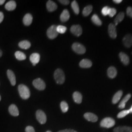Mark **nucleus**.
Here are the masks:
<instances>
[{
  "instance_id": "obj_1",
  "label": "nucleus",
  "mask_w": 132,
  "mask_h": 132,
  "mask_svg": "<svg viewBox=\"0 0 132 132\" xmlns=\"http://www.w3.org/2000/svg\"><path fill=\"white\" fill-rule=\"evenodd\" d=\"M18 91L21 97L23 99H28L30 95V90L28 87L24 84H20L18 86Z\"/></svg>"
},
{
  "instance_id": "obj_2",
  "label": "nucleus",
  "mask_w": 132,
  "mask_h": 132,
  "mask_svg": "<svg viewBox=\"0 0 132 132\" xmlns=\"http://www.w3.org/2000/svg\"><path fill=\"white\" fill-rule=\"evenodd\" d=\"M54 78L57 84H63L65 80V76L64 71L60 69H57L54 73Z\"/></svg>"
},
{
  "instance_id": "obj_3",
  "label": "nucleus",
  "mask_w": 132,
  "mask_h": 132,
  "mask_svg": "<svg viewBox=\"0 0 132 132\" xmlns=\"http://www.w3.org/2000/svg\"><path fill=\"white\" fill-rule=\"evenodd\" d=\"M115 121L111 118H106L102 120L100 122V126L102 127L110 128L113 127L115 125Z\"/></svg>"
},
{
  "instance_id": "obj_4",
  "label": "nucleus",
  "mask_w": 132,
  "mask_h": 132,
  "mask_svg": "<svg viewBox=\"0 0 132 132\" xmlns=\"http://www.w3.org/2000/svg\"><path fill=\"white\" fill-rule=\"evenodd\" d=\"M72 48L73 51L77 54H83L86 52L85 47L79 43H75L72 45Z\"/></svg>"
},
{
  "instance_id": "obj_5",
  "label": "nucleus",
  "mask_w": 132,
  "mask_h": 132,
  "mask_svg": "<svg viewBox=\"0 0 132 132\" xmlns=\"http://www.w3.org/2000/svg\"><path fill=\"white\" fill-rule=\"evenodd\" d=\"M57 26L55 25H52L47 29V37L51 39H53L57 37L58 34L56 29Z\"/></svg>"
},
{
  "instance_id": "obj_6",
  "label": "nucleus",
  "mask_w": 132,
  "mask_h": 132,
  "mask_svg": "<svg viewBox=\"0 0 132 132\" xmlns=\"http://www.w3.org/2000/svg\"><path fill=\"white\" fill-rule=\"evenodd\" d=\"M32 83L34 87L37 90H42L46 88V84L41 78H37L33 80Z\"/></svg>"
},
{
  "instance_id": "obj_7",
  "label": "nucleus",
  "mask_w": 132,
  "mask_h": 132,
  "mask_svg": "<svg viewBox=\"0 0 132 132\" xmlns=\"http://www.w3.org/2000/svg\"><path fill=\"white\" fill-rule=\"evenodd\" d=\"M36 117L38 122L41 124H45L47 121V117L45 113L40 110L37 111L36 113Z\"/></svg>"
},
{
  "instance_id": "obj_8",
  "label": "nucleus",
  "mask_w": 132,
  "mask_h": 132,
  "mask_svg": "<svg viewBox=\"0 0 132 132\" xmlns=\"http://www.w3.org/2000/svg\"><path fill=\"white\" fill-rule=\"evenodd\" d=\"M71 31L76 36H80L82 33V28L80 25H73L71 27Z\"/></svg>"
},
{
  "instance_id": "obj_9",
  "label": "nucleus",
  "mask_w": 132,
  "mask_h": 132,
  "mask_svg": "<svg viewBox=\"0 0 132 132\" xmlns=\"http://www.w3.org/2000/svg\"><path fill=\"white\" fill-rule=\"evenodd\" d=\"M108 33L110 36L113 39H115L117 36V29L116 26L113 24H110L109 25Z\"/></svg>"
},
{
  "instance_id": "obj_10",
  "label": "nucleus",
  "mask_w": 132,
  "mask_h": 132,
  "mask_svg": "<svg viewBox=\"0 0 132 132\" xmlns=\"http://www.w3.org/2000/svg\"><path fill=\"white\" fill-rule=\"evenodd\" d=\"M123 43L127 47H131L132 46V35L128 34L123 39Z\"/></svg>"
},
{
  "instance_id": "obj_11",
  "label": "nucleus",
  "mask_w": 132,
  "mask_h": 132,
  "mask_svg": "<svg viewBox=\"0 0 132 132\" xmlns=\"http://www.w3.org/2000/svg\"><path fill=\"white\" fill-rule=\"evenodd\" d=\"M29 60L32 63L33 66H35L40 60V55L38 53H33L29 57Z\"/></svg>"
},
{
  "instance_id": "obj_12",
  "label": "nucleus",
  "mask_w": 132,
  "mask_h": 132,
  "mask_svg": "<svg viewBox=\"0 0 132 132\" xmlns=\"http://www.w3.org/2000/svg\"><path fill=\"white\" fill-rule=\"evenodd\" d=\"M84 117L86 119H87L88 121H89L90 122H96L98 120L97 117L94 114V113H86L84 114Z\"/></svg>"
},
{
  "instance_id": "obj_13",
  "label": "nucleus",
  "mask_w": 132,
  "mask_h": 132,
  "mask_svg": "<svg viewBox=\"0 0 132 132\" xmlns=\"http://www.w3.org/2000/svg\"><path fill=\"white\" fill-rule=\"evenodd\" d=\"M10 114L14 117H17L19 114V110L15 104H11L9 108Z\"/></svg>"
},
{
  "instance_id": "obj_14",
  "label": "nucleus",
  "mask_w": 132,
  "mask_h": 132,
  "mask_svg": "<svg viewBox=\"0 0 132 132\" xmlns=\"http://www.w3.org/2000/svg\"><path fill=\"white\" fill-rule=\"evenodd\" d=\"M7 76L12 86H15L16 83V80L14 72L10 70H8L7 71Z\"/></svg>"
},
{
  "instance_id": "obj_15",
  "label": "nucleus",
  "mask_w": 132,
  "mask_h": 132,
  "mask_svg": "<svg viewBox=\"0 0 132 132\" xmlns=\"http://www.w3.org/2000/svg\"><path fill=\"white\" fill-rule=\"evenodd\" d=\"M119 58L123 64L125 65H127L129 64V57L124 52H120L119 54Z\"/></svg>"
},
{
  "instance_id": "obj_16",
  "label": "nucleus",
  "mask_w": 132,
  "mask_h": 132,
  "mask_svg": "<svg viewBox=\"0 0 132 132\" xmlns=\"http://www.w3.org/2000/svg\"><path fill=\"white\" fill-rule=\"evenodd\" d=\"M32 20H33L32 16L31 14H29V13L26 14L23 18V23L25 26H28L30 25L32 23Z\"/></svg>"
},
{
  "instance_id": "obj_17",
  "label": "nucleus",
  "mask_w": 132,
  "mask_h": 132,
  "mask_svg": "<svg viewBox=\"0 0 132 132\" xmlns=\"http://www.w3.org/2000/svg\"><path fill=\"white\" fill-rule=\"evenodd\" d=\"M47 8L48 11L52 12L56 10L57 5L56 4L52 1H48L47 3Z\"/></svg>"
},
{
  "instance_id": "obj_18",
  "label": "nucleus",
  "mask_w": 132,
  "mask_h": 132,
  "mask_svg": "<svg viewBox=\"0 0 132 132\" xmlns=\"http://www.w3.org/2000/svg\"><path fill=\"white\" fill-rule=\"evenodd\" d=\"M79 66L82 68H89L92 66V62L89 59H84L80 61Z\"/></svg>"
},
{
  "instance_id": "obj_19",
  "label": "nucleus",
  "mask_w": 132,
  "mask_h": 132,
  "mask_svg": "<svg viewBox=\"0 0 132 132\" xmlns=\"http://www.w3.org/2000/svg\"><path fill=\"white\" fill-rule=\"evenodd\" d=\"M114 132H132V127L128 126H119L113 130Z\"/></svg>"
},
{
  "instance_id": "obj_20",
  "label": "nucleus",
  "mask_w": 132,
  "mask_h": 132,
  "mask_svg": "<svg viewBox=\"0 0 132 132\" xmlns=\"http://www.w3.org/2000/svg\"><path fill=\"white\" fill-rule=\"evenodd\" d=\"M16 7V3L14 1H10L5 5V9L8 11L14 10Z\"/></svg>"
},
{
  "instance_id": "obj_21",
  "label": "nucleus",
  "mask_w": 132,
  "mask_h": 132,
  "mask_svg": "<svg viewBox=\"0 0 132 132\" xmlns=\"http://www.w3.org/2000/svg\"><path fill=\"white\" fill-rule=\"evenodd\" d=\"M108 76L111 78H114L117 75V71L114 67H110L107 71Z\"/></svg>"
},
{
  "instance_id": "obj_22",
  "label": "nucleus",
  "mask_w": 132,
  "mask_h": 132,
  "mask_svg": "<svg viewBox=\"0 0 132 132\" xmlns=\"http://www.w3.org/2000/svg\"><path fill=\"white\" fill-rule=\"evenodd\" d=\"M70 15L69 11L67 10H64L60 15V20L63 22H67L70 19Z\"/></svg>"
},
{
  "instance_id": "obj_23",
  "label": "nucleus",
  "mask_w": 132,
  "mask_h": 132,
  "mask_svg": "<svg viewBox=\"0 0 132 132\" xmlns=\"http://www.w3.org/2000/svg\"><path fill=\"white\" fill-rule=\"evenodd\" d=\"M73 99L75 102L77 104H80L82 101V95L78 92H75L73 94Z\"/></svg>"
},
{
  "instance_id": "obj_24",
  "label": "nucleus",
  "mask_w": 132,
  "mask_h": 132,
  "mask_svg": "<svg viewBox=\"0 0 132 132\" xmlns=\"http://www.w3.org/2000/svg\"><path fill=\"white\" fill-rule=\"evenodd\" d=\"M123 92L122 90H119L113 96L112 99V102L114 104H117L120 100L121 96H122Z\"/></svg>"
},
{
  "instance_id": "obj_25",
  "label": "nucleus",
  "mask_w": 132,
  "mask_h": 132,
  "mask_svg": "<svg viewBox=\"0 0 132 132\" xmlns=\"http://www.w3.org/2000/svg\"><path fill=\"white\" fill-rule=\"evenodd\" d=\"M131 97V94H127L124 97V98L122 100V101L120 102V103L118 105V108L120 109L124 108L125 107V105H126V102L129 99H130Z\"/></svg>"
},
{
  "instance_id": "obj_26",
  "label": "nucleus",
  "mask_w": 132,
  "mask_h": 132,
  "mask_svg": "<svg viewBox=\"0 0 132 132\" xmlns=\"http://www.w3.org/2000/svg\"><path fill=\"white\" fill-rule=\"evenodd\" d=\"M19 47L22 49L24 50H28L31 46V44L27 40H24L21 41L19 42Z\"/></svg>"
},
{
  "instance_id": "obj_27",
  "label": "nucleus",
  "mask_w": 132,
  "mask_h": 132,
  "mask_svg": "<svg viewBox=\"0 0 132 132\" xmlns=\"http://www.w3.org/2000/svg\"><path fill=\"white\" fill-rule=\"evenodd\" d=\"M15 56L17 59H18L19 61H22L26 59V55L24 54V53L23 52H21L20 51H17L15 53Z\"/></svg>"
},
{
  "instance_id": "obj_28",
  "label": "nucleus",
  "mask_w": 132,
  "mask_h": 132,
  "mask_svg": "<svg viewBox=\"0 0 132 132\" xmlns=\"http://www.w3.org/2000/svg\"><path fill=\"white\" fill-rule=\"evenodd\" d=\"M71 6L72 9L73 10L75 14L78 15L79 13V7L77 2L76 1H73L71 3Z\"/></svg>"
},
{
  "instance_id": "obj_29",
  "label": "nucleus",
  "mask_w": 132,
  "mask_h": 132,
  "mask_svg": "<svg viewBox=\"0 0 132 132\" xmlns=\"http://www.w3.org/2000/svg\"><path fill=\"white\" fill-rule=\"evenodd\" d=\"M124 18V13L121 12H120L119 14H118L117 17L114 19V23H115V26H117L118 24L119 23L121 22L122 21Z\"/></svg>"
},
{
  "instance_id": "obj_30",
  "label": "nucleus",
  "mask_w": 132,
  "mask_h": 132,
  "mask_svg": "<svg viewBox=\"0 0 132 132\" xmlns=\"http://www.w3.org/2000/svg\"><path fill=\"white\" fill-rule=\"evenodd\" d=\"M93 10V6L90 5L86 6L83 10L82 13L84 16H88L90 15Z\"/></svg>"
},
{
  "instance_id": "obj_31",
  "label": "nucleus",
  "mask_w": 132,
  "mask_h": 132,
  "mask_svg": "<svg viewBox=\"0 0 132 132\" xmlns=\"http://www.w3.org/2000/svg\"><path fill=\"white\" fill-rule=\"evenodd\" d=\"M92 21L93 22V23H94L95 24L100 26L102 24V22L99 19L98 16L94 14L92 17Z\"/></svg>"
},
{
  "instance_id": "obj_32",
  "label": "nucleus",
  "mask_w": 132,
  "mask_h": 132,
  "mask_svg": "<svg viewBox=\"0 0 132 132\" xmlns=\"http://www.w3.org/2000/svg\"><path fill=\"white\" fill-rule=\"evenodd\" d=\"M60 107L63 113H66L68 112L69 110V106L68 104L65 101H62L60 103Z\"/></svg>"
},
{
  "instance_id": "obj_33",
  "label": "nucleus",
  "mask_w": 132,
  "mask_h": 132,
  "mask_svg": "<svg viewBox=\"0 0 132 132\" xmlns=\"http://www.w3.org/2000/svg\"><path fill=\"white\" fill-rule=\"evenodd\" d=\"M56 29L58 33L63 34V33H65L66 30H67V28L65 26L59 25V26H57Z\"/></svg>"
},
{
  "instance_id": "obj_34",
  "label": "nucleus",
  "mask_w": 132,
  "mask_h": 132,
  "mask_svg": "<svg viewBox=\"0 0 132 132\" xmlns=\"http://www.w3.org/2000/svg\"><path fill=\"white\" fill-rule=\"evenodd\" d=\"M130 113L129 110H124L121 112H120L118 114V118H124L126 117L127 114Z\"/></svg>"
},
{
  "instance_id": "obj_35",
  "label": "nucleus",
  "mask_w": 132,
  "mask_h": 132,
  "mask_svg": "<svg viewBox=\"0 0 132 132\" xmlns=\"http://www.w3.org/2000/svg\"><path fill=\"white\" fill-rule=\"evenodd\" d=\"M117 13V10L114 8H110L109 10L108 15L110 17H113Z\"/></svg>"
},
{
  "instance_id": "obj_36",
  "label": "nucleus",
  "mask_w": 132,
  "mask_h": 132,
  "mask_svg": "<svg viewBox=\"0 0 132 132\" xmlns=\"http://www.w3.org/2000/svg\"><path fill=\"white\" fill-rule=\"evenodd\" d=\"M110 7L109 6H105L101 10L102 14L104 16H107L108 15L109 10Z\"/></svg>"
},
{
  "instance_id": "obj_37",
  "label": "nucleus",
  "mask_w": 132,
  "mask_h": 132,
  "mask_svg": "<svg viewBox=\"0 0 132 132\" xmlns=\"http://www.w3.org/2000/svg\"><path fill=\"white\" fill-rule=\"evenodd\" d=\"M126 13L127 14L128 16H129V17H130L131 18H132V7L129 6L128 7L126 10Z\"/></svg>"
},
{
  "instance_id": "obj_38",
  "label": "nucleus",
  "mask_w": 132,
  "mask_h": 132,
  "mask_svg": "<svg viewBox=\"0 0 132 132\" xmlns=\"http://www.w3.org/2000/svg\"><path fill=\"white\" fill-rule=\"evenodd\" d=\"M26 132H35V130L33 127L28 126L26 128Z\"/></svg>"
},
{
  "instance_id": "obj_39",
  "label": "nucleus",
  "mask_w": 132,
  "mask_h": 132,
  "mask_svg": "<svg viewBox=\"0 0 132 132\" xmlns=\"http://www.w3.org/2000/svg\"><path fill=\"white\" fill-rule=\"evenodd\" d=\"M59 2L64 5H69L70 3V1L68 0H60Z\"/></svg>"
},
{
  "instance_id": "obj_40",
  "label": "nucleus",
  "mask_w": 132,
  "mask_h": 132,
  "mask_svg": "<svg viewBox=\"0 0 132 132\" xmlns=\"http://www.w3.org/2000/svg\"><path fill=\"white\" fill-rule=\"evenodd\" d=\"M57 132H77L74 130H72V129H65V130H61Z\"/></svg>"
},
{
  "instance_id": "obj_41",
  "label": "nucleus",
  "mask_w": 132,
  "mask_h": 132,
  "mask_svg": "<svg viewBox=\"0 0 132 132\" xmlns=\"http://www.w3.org/2000/svg\"><path fill=\"white\" fill-rule=\"evenodd\" d=\"M4 18V15L2 12L0 11V23H1Z\"/></svg>"
},
{
  "instance_id": "obj_42",
  "label": "nucleus",
  "mask_w": 132,
  "mask_h": 132,
  "mask_svg": "<svg viewBox=\"0 0 132 132\" xmlns=\"http://www.w3.org/2000/svg\"><path fill=\"white\" fill-rule=\"evenodd\" d=\"M122 0H113V2L114 3L116 4H120V3L122 2Z\"/></svg>"
},
{
  "instance_id": "obj_43",
  "label": "nucleus",
  "mask_w": 132,
  "mask_h": 132,
  "mask_svg": "<svg viewBox=\"0 0 132 132\" xmlns=\"http://www.w3.org/2000/svg\"><path fill=\"white\" fill-rule=\"evenodd\" d=\"M5 0H0V5H3L5 3Z\"/></svg>"
},
{
  "instance_id": "obj_44",
  "label": "nucleus",
  "mask_w": 132,
  "mask_h": 132,
  "mask_svg": "<svg viewBox=\"0 0 132 132\" xmlns=\"http://www.w3.org/2000/svg\"><path fill=\"white\" fill-rule=\"evenodd\" d=\"M2 55H3V52H2V51L0 50V58L2 57Z\"/></svg>"
},
{
  "instance_id": "obj_45",
  "label": "nucleus",
  "mask_w": 132,
  "mask_h": 132,
  "mask_svg": "<svg viewBox=\"0 0 132 132\" xmlns=\"http://www.w3.org/2000/svg\"><path fill=\"white\" fill-rule=\"evenodd\" d=\"M129 110L130 111V113H132V106H131V108Z\"/></svg>"
},
{
  "instance_id": "obj_46",
  "label": "nucleus",
  "mask_w": 132,
  "mask_h": 132,
  "mask_svg": "<svg viewBox=\"0 0 132 132\" xmlns=\"http://www.w3.org/2000/svg\"><path fill=\"white\" fill-rule=\"evenodd\" d=\"M46 132H52L51 131H47Z\"/></svg>"
},
{
  "instance_id": "obj_47",
  "label": "nucleus",
  "mask_w": 132,
  "mask_h": 132,
  "mask_svg": "<svg viewBox=\"0 0 132 132\" xmlns=\"http://www.w3.org/2000/svg\"><path fill=\"white\" fill-rule=\"evenodd\" d=\"M1 95H0V101H1Z\"/></svg>"
}]
</instances>
